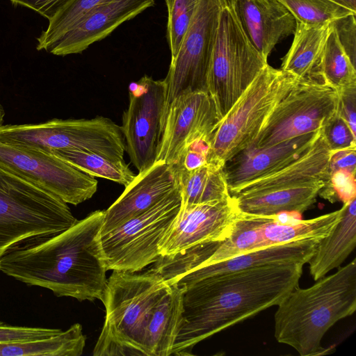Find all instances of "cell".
<instances>
[{
    "label": "cell",
    "mask_w": 356,
    "mask_h": 356,
    "mask_svg": "<svg viewBox=\"0 0 356 356\" xmlns=\"http://www.w3.org/2000/svg\"><path fill=\"white\" fill-rule=\"evenodd\" d=\"M303 266L271 264L168 282L182 292L181 319L171 355H188L199 342L277 305L298 286Z\"/></svg>",
    "instance_id": "obj_1"
},
{
    "label": "cell",
    "mask_w": 356,
    "mask_h": 356,
    "mask_svg": "<svg viewBox=\"0 0 356 356\" xmlns=\"http://www.w3.org/2000/svg\"><path fill=\"white\" fill-rule=\"evenodd\" d=\"M104 211H95L59 233L32 237L10 248L0 271L58 297L103 300L107 271L99 237Z\"/></svg>",
    "instance_id": "obj_2"
},
{
    "label": "cell",
    "mask_w": 356,
    "mask_h": 356,
    "mask_svg": "<svg viewBox=\"0 0 356 356\" xmlns=\"http://www.w3.org/2000/svg\"><path fill=\"white\" fill-rule=\"evenodd\" d=\"M277 306V341L292 347L301 356L323 354L321 342L326 332L355 312V258L308 288H295Z\"/></svg>",
    "instance_id": "obj_3"
},
{
    "label": "cell",
    "mask_w": 356,
    "mask_h": 356,
    "mask_svg": "<svg viewBox=\"0 0 356 356\" xmlns=\"http://www.w3.org/2000/svg\"><path fill=\"white\" fill-rule=\"evenodd\" d=\"M169 288L150 268L143 273L113 270L102 301L106 318L93 355L147 356L146 328L156 305Z\"/></svg>",
    "instance_id": "obj_4"
},
{
    "label": "cell",
    "mask_w": 356,
    "mask_h": 356,
    "mask_svg": "<svg viewBox=\"0 0 356 356\" xmlns=\"http://www.w3.org/2000/svg\"><path fill=\"white\" fill-rule=\"evenodd\" d=\"M76 221L60 198L0 167V260L19 242L59 233Z\"/></svg>",
    "instance_id": "obj_5"
},
{
    "label": "cell",
    "mask_w": 356,
    "mask_h": 356,
    "mask_svg": "<svg viewBox=\"0 0 356 356\" xmlns=\"http://www.w3.org/2000/svg\"><path fill=\"white\" fill-rule=\"evenodd\" d=\"M267 63L245 34L233 1L224 0L207 81L220 118Z\"/></svg>",
    "instance_id": "obj_6"
},
{
    "label": "cell",
    "mask_w": 356,
    "mask_h": 356,
    "mask_svg": "<svg viewBox=\"0 0 356 356\" xmlns=\"http://www.w3.org/2000/svg\"><path fill=\"white\" fill-rule=\"evenodd\" d=\"M298 79L267 63L220 119L211 137L208 163L223 165L245 148Z\"/></svg>",
    "instance_id": "obj_7"
},
{
    "label": "cell",
    "mask_w": 356,
    "mask_h": 356,
    "mask_svg": "<svg viewBox=\"0 0 356 356\" xmlns=\"http://www.w3.org/2000/svg\"><path fill=\"white\" fill-rule=\"evenodd\" d=\"M182 204L179 186L143 213L103 234L99 241L108 270L138 272L160 257L159 245Z\"/></svg>",
    "instance_id": "obj_8"
},
{
    "label": "cell",
    "mask_w": 356,
    "mask_h": 356,
    "mask_svg": "<svg viewBox=\"0 0 356 356\" xmlns=\"http://www.w3.org/2000/svg\"><path fill=\"white\" fill-rule=\"evenodd\" d=\"M337 102L338 90L322 78H299L245 148H266L320 130Z\"/></svg>",
    "instance_id": "obj_9"
},
{
    "label": "cell",
    "mask_w": 356,
    "mask_h": 356,
    "mask_svg": "<svg viewBox=\"0 0 356 356\" xmlns=\"http://www.w3.org/2000/svg\"><path fill=\"white\" fill-rule=\"evenodd\" d=\"M223 1L197 0L191 23L164 79L166 100L162 129L175 99L188 92H207V74Z\"/></svg>",
    "instance_id": "obj_10"
},
{
    "label": "cell",
    "mask_w": 356,
    "mask_h": 356,
    "mask_svg": "<svg viewBox=\"0 0 356 356\" xmlns=\"http://www.w3.org/2000/svg\"><path fill=\"white\" fill-rule=\"evenodd\" d=\"M0 167L77 205L96 193L98 182L52 153L0 141Z\"/></svg>",
    "instance_id": "obj_11"
},
{
    "label": "cell",
    "mask_w": 356,
    "mask_h": 356,
    "mask_svg": "<svg viewBox=\"0 0 356 356\" xmlns=\"http://www.w3.org/2000/svg\"><path fill=\"white\" fill-rule=\"evenodd\" d=\"M129 90L127 109L120 127L129 159L141 172L156 160L166 100L163 80L143 76Z\"/></svg>",
    "instance_id": "obj_12"
},
{
    "label": "cell",
    "mask_w": 356,
    "mask_h": 356,
    "mask_svg": "<svg viewBox=\"0 0 356 356\" xmlns=\"http://www.w3.org/2000/svg\"><path fill=\"white\" fill-rule=\"evenodd\" d=\"M208 92L181 95L170 104L162 129L156 161L175 166L186 148L198 138L211 140L220 120Z\"/></svg>",
    "instance_id": "obj_13"
},
{
    "label": "cell",
    "mask_w": 356,
    "mask_h": 356,
    "mask_svg": "<svg viewBox=\"0 0 356 356\" xmlns=\"http://www.w3.org/2000/svg\"><path fill=\"white\" fill-rule=\"evenodd\" d=\"M239 214L234 199L182 204L159 245L160 256H171L197 245L221 241L232 232Z\"/></svg>",
    "instance_id": "obj_14"
},
{
    "label": "cell",
    "mask_w": 356,
    "mask_h": 356,
    "mask_svg": "<svg viewBox=\"0 0 356 356\" xmlns=\"http://www.w3.org/2000/svg\"><path fill=\"white\" fill-rule=\"evenodd\" d=\"M178 186L175 169L163 161H156L138 172L122 195L104 211L100 234L151 209Z\"/></svg>",
    "instance_id": "obj_15"
},
{
    "label": "cell",
    "mask_w": 356,
    "mask_h": 356,
    "mask_svg": "<svg viewBox=\"0 0 356 356\" xmlns=\"http://www.w3.org/2000/svg\"><path fill=\"white\" fill-rule=\"evenodd\" d=\"M154 0H109L87 14L47 51L56 56L81 54L124 22L154 6Z\"/></svg>",
    "instance_id": "obj_16"
},
{
    "label": "cell",
    "mask_w": 356,
    "mask_h": 356,
    "mask_svg": "<svg viewBox=\"0 0 356 356\" xmlns=\"http://www.w3.org/2000/svg\"><path fill=\"white\" fill-rule=\"evenodd\" d=\"M321 132V129L268 147H247L237 152L223 165L229 194L300 157L314 144Z\"/></svg>",
    "instance_id": "obj_17"
},
{
    "label": "cell",
    "mask_w": 356,
    "mask_h": 356,
    "mask_svg": "<svg viewBox=\"0 0 356 356\" xmlns=\"http://www.w3.org/2000/svg\"><path fill=\"white\" fill-rule=\"evenodd\" d=\"M248 39L267 61L275 45L293 34L296 19L277 0H232Z\"/></svg>",
    "instance_id": "obj_18"
},
{
    "label": "cell",
    "mask_w": 356,
    "mask_h": 356,
    "mask_svg": "<svg viewBox=\"0 0 356 356\" xmlns=\"http://www.w3.org/2000/svg\"><path fill=\"white\" fill-rule=\"evenodd\" d=\"M330 149L321 132L314 144L300 157L278 170L252 180L230 193L243 195L269 189L328 183Z\"/></svg>",
    "instance_id": "obj_19"
},
{
    "label": "cell",
    "mask_w": 356,
    "mask_h": 356,
    "mask_svg": "<svg viewBox=\"0 0 356 356\" xmlns=\"http://www.w3.org/2000/svg\"><path fill=\"white\" fill-rule=\"evenodd\" d=\"M319 241V239H300L271 245L222 261L195 267L167 282L179 277L195 279L226 274L271 264L298 263L305 265L312 256Z\"/></svg>",
    "instance_id": "obj_20"
},
{
    "label": "cell",
    "mask_w": 356,
    "mask_h": 356,
    "mask_svg": "<svg viewBox=\"0 0 356 356\" xmlns=\"http://www.w3.org/2000/svg\"><path fill=\"white\" fill-rule=\"evenodd\" d=\"M325 182L231 195L241 213L272 216L283 212L302 213L316 202Z\"/></svg>",
    "instance_id": "obj_21"
},
{
    "label": "cell",
    "mask_w": 356,
    "mask_h": 356,
    "mask_svg": "<svg viewBox=\"0 0 356 356\" xmlns=\"http://www.w3.org/2000/svg\"><path fill=\"white\" fill-rule=\"evenodd\" d=\"M340 220L332 232L321 239L308 261L310 275L316 281L338 268L356 245V199L343 204Z\"/></svg>",
    "instance_id": "obj_22"
},
{
    "label": "cell",
    "mask_w": 356,
    "mask_h": 356,
    "mask_svg": "<svg viewBox=\"0 0 356 356\" xmlns=\"http://www.w3.org/2000/svg\"><path fill=\"white\" fill-rule=\"evenodd\" d=\"M333 22L308 25L296 22L292 44L280 70L298 78H318L317 66Z\"/></svg>",
    "instance_id": "obj_23"
},
{
    "label": "cell",
    "mask_w": 356,
    "mask_h": 356,
    "mask_svg": "<svg viewBox=\"0 0 356 356\" xmlns=\"http://www.w3.org/2000/svg\"><path fill=\"white\" fill-rule=\"evenodd\" d=\"M181 289L172 284L156 305L145 331L147 356L171 355L181 319Z\"/></svg>",
    "instance_id": "obj_24"
},
{
    "label": "cell",
    "mask_w": 356,
    "mask_h": 356,
    "mask_svg": "<svg viewBox=\"0 0 356 356\" xmlns=\"http://www.w3.org/2000/svg\"><path fill=\"white\" fill-rule=\"evenodd\" d=\"M182 204H197L229 198L223 165L207 163L191 172L175 168Z\"/></svg>",
    "instance_id": "obj_25"
},
{
    "label": "cell",
    "mask_w": 356,
    "mask_h": 356,
    "mask_svg": "<svg viewBox=\"0 0 356 356\" xmlns=\"http://www.w3.org/2000/svg\"><path fill=\"white\" fill-rule=\"evenodd\" d=\"M86 339L81 324L74 323L47 338L0 343V355L79 356Z\"/></svg>",
    "instance_id": "obj_26"
},
{
    "label": "cell",
    "mask_w": 356,
    "mask_h": 356,
    "mask_svg": "<svg viewBox=\"0 0 356 356\" xmlns=\"http://www.w3.org/2000/svg\"><path fill=\"white\" fill-rule=\"evenodd\" d=\"M343 209L342 206L339 210L313 219L288 222L277 220L275 215L261 226L263 238L268 246L300 239L321 240L332 232L340 220Z\"/></svg>",
    "instance_id": "obj_27"
},
{
    "label": "cell",
    "mask_w": 356,
    "mask_h": 356,
    "mask_svg": "<svg viewBox=\"0 0 356 356\" xmlns=\"http://www.w3.org/2000/svg\"><path fill=\"white\" fill-rule=\"evenodd\" d=\"M273 216H253L239 212L230 234L220 241L214 252L198 266L222 261L252 250L268 247L263 238L261 227Z\"/></svg>",
    "instance_id": "obj_28"
},
{
    "label": "cell",
    "mask_w": 356,
    "mask_h": 356,
    "mask_svg": "<svg viewBox=\"0 0 356 356\" xmlns=\"http://www.w3.org/2000/svg\"><path fill=\"white\" fill-rule=\"evenodd\" d=\"M50 153L88 175L104 178L124 186L129 184L136 176L124 159L73 149L54 150Z\"/></svg>",
    "instance_id": "obj_29"
},
{
    "label": "cell",
    "mask_w": 356,
    "mask_h": 356,
    "mask_svg": "<svg viewBox=\"0 0 356 356\" xmlns=\"http://www.w3.org/2000/svg\"><path fill=\"white\" fill-rule=\"evenodd\" d=\"M316 76L337 90L356 84L355 65L341 44L334 24L321 54Z\"/></svg>",
    "instance_id": "obj_30"
},
{
    "label": "cell",
    "mask_w": 356,
    "mask_h": 356,
    "mask_svg": "<svg viewBox=\"0 0 356 356\" xmlns=\"http://www.w3.org/2000/svg\"><path fill=\"white\" fill-rule=\"evenodd\" d=\"M107 1L109 0H67L49 19L47 29L37 38V50L47 51L87 14Z\"/></svg>",
    "instance_id": "obj_31"
},
{
    "label": "cell",
    "mask_w": 356,
    "mask_h": 356,
    "mask_svg": "<svg viewBox=\"0 0 356 356\" xmlns=\"http://www.w3.org/2000/svg\"><path fill=\"white\" fill-rule=\"evenodd\" d=\"M293 15L296 22L308 25L332 23L350 15H356L335 0H277Z\"/></svg>",
    "instance_id": "obj_32"
},
{
    "label": "cell",
    "mask_w": 356,
    "mask_h": 356,
    "mask_svg": "<svg viewBox=\"0 0 356 356\" xmlns=\"http://www.w3.org/2000/svg\"><path fill=\"white\" fill-rule=\"evenodd\" d=\"M165 2L168 10L166 37L173 59L191 23L197 0H165Z\"/></svg>",
    "instance_id": "obj_33"
},
{
    "label": "cell",
    "mask_w": 356,
    "mask_h": 356,
    "mask_svg": "<svg viewBox=\"0 0 356 356\" xmlns=\"http://www.w3.org/2000/svg\"><path fill=\"white\" fill-rule=\"evenodd\" d=\"M319 193L330 202L337 197L343 204L350 202L356 199L355 173L344 170L332 172L328 183Z\"/></svg>",
    "instance_id": "obj_34"
},
{
    "label": "cell",
    "mask_w": 356,
    "mask_h": 356,
    "mask_svg": "<svg viewBox=\"0 0 356 356\" xmlns=\"http://www.w3.org/2000/svg\"><path fill=\"white\" fill-rule=\"evenodd\" d=\"M330 151L356 147V134L336 112L321 128Z\"/></svg>",
    "instance_id": "obj_35"
},
{
    "label": "cell",
    "mask_w": 356,
    "mask_h": 356,
    "mask_svg": "<svg viewBox=\"0 0 356 356\" xmlns=\"http://www.w3.org/2000/svg\"><path fill=\"white\" fill-rule=\"evenodd\" d=\"M211 148V139L201 138L190 144L183 152L177 165L173 166L186 172L196 170L207 164Z\"/></svg>",
    "instance_id": "obj_36"
},
{
    "label": "cell",
    "mask_w": 356,
    "mask_h": 356,
    "mask_svg": "<svg viewBox=\"0 0 356 356\" xmlns=\"http://www.w3.org/2000/svg\"><path fill=\"white\" fill-rule=\"evenodd\" d=\"M61 331L58 328L15 326L0 322V343L47 338Z\"/></svg>",
    "instance_id": "obj_37"
},
{
    "label": "cell",
    "mask_w": 356,
    "mask_h": 356,
    "mask_svg": "<svg viewBox=\"0 0 356 356\" xmlns=\"http://www.w3.org/2000/svg\"><path fill=\"white\" fill-rule=\"evenodd\" d=\"M337 90V113L356 134V84Z\"/></svg>",
    "instance_id": "obj_38"
},
{
    "label": "cell",
    "mask_w": 356,
    "mask_h": 356,
    "mask_svg": "<svg viewBox=\"0 0 356 356\" xmlns=\"http://www.w3.org/2000/svg\"><path fill=\"white\" fill-rule=\"evenodd\" d=\"M356 15H350L333 22L339 39L346 51L355 65Z\"/></svg>",
    "instance_id": "obj_39"
},
{
    "label": "cell",
    "mask_w": 356,
    "mask_h": 356,
    "mask_svg": "<svg viewBox=\"0 0 356 356\" xmlns=\"http://www.w3.org/2000/svg\"><path fill=\"white\" fill-rule=\"evenodd\" d=\"M356 147L330 151L329 159L330 175L339 170L355 173Z\"/></svg>",
    "instance_id": "obj_40"
},
{
    "label": "cell",
    "mask_w": 356,
    "mask_h": 356,
    "mask_svg": "<svg viewBox=\"0 0 356 356\" xmlns=\"http://www.w3.org/2000/svg\"><path fill=\"white\" fill-rule=\"evenodd\" d=\"M67 0H10L13 6L30 8L48 20Z\"/></svg>",
    "instance_id": "obj_41"
},
{
    "label": "cell",
    "mask_w": 356,
    "mask_h": 356,
    "mask_svg": "<svg viewBox=\"0 0 356 356\" xmlns=\"http://www.w3.org/2000/svg\"><path fill=\"white\" fill-rule=\"evenodd\" d=\"M353 12L356 13V0H335Z\"/></svg>",
    "instance_id": "obj_42"
},
{
    "label": "cell",
    "mask_w": 356,
    "mask_h": 356,
    "mask_svg": "<svg viewBox=\"0 0 356 356\" xmlns=\"http://www.w3.org/2000/svg\"><path fill=\"white\" fill-rule=\"evenodd\" d=\"M5 114V110L3 106L0 104V126L3 124Z\"/></svg>",
    "instance_id": "obj_43"
}]
</instances>
